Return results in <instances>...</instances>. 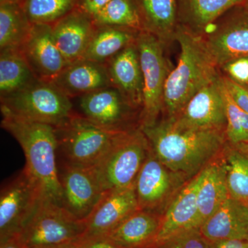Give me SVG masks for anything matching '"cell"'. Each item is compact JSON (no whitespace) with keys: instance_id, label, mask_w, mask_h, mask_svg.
<instances>
[{"instance_id":"cell-1","label":"cell","mask_w":248,"mask_h":248,"mask_svg":"<svg viewBox=\"0 0 248 248\" xmlns=\"http://www.w3.org/2000/svg\"><path fill=\"white\" fill-rule=\"evenodd\" d=\"M140 129L156 157L190 179L218 157L227 143L226 131L187 128L172 119Z\"/></svg>"},{"instance_id":"cell-2","label":"cell","mask_w":248,"mask_h":248,"mask_svg":"<svg viewBox=\"0 0 248 248\" xmlns=\"http://www.w3.org/2000/svg\"><path fill=\"white\" fill-rule=\"evenodd\" d=\"M2 115L1 127L22 147L26 158L24 170L38 186L42 199L62 205L56 128L49 124Z\"/></svg>"},{"instance_id":"cell-3","label":"cell","mask_w":248,"mask_h":248,"mask_svg":"<svg viewBox=\"0 0 248 248\" xmlns=\"http://www.w3.org/2000/svg\"><path fill=\"white\" fill-rule=\"evenodd\" d=\"M174 40L181 50L177 65L165 84L163 109L166 118L177 117L196 93L219 76L200 36L178 26Z\"/></svg>"},{"instance_id":"cell-4","label":"cell","mask_w":248,"mask_h":248,"mask_svg":"<svg viewBox=\"0 0 248 248\" xmlns=\"http://www.w3.org/2000/svg\"><path fill=\"white\" fill-rule=\"evenodd\" d=\"M2 115L59 127L74 114L71 97L53 83L36 79L25 88L1 97Z\"/></svg>"},{"instance_id":"cell-5","label":"cell","mask_w":248,"mask_h":248,"mask_svg":"<svg viewBox=\"0 0 248 248\" xmlns=\"http://www.w3.org/2000/svg\"><path fill=\"white\" fill-rule=\"evenodd\" d=\"M150 149L141 129L122 133L104 157L89 169L103 192L135 186Z\"/></svg>"},{"instance_id":"cell-6","label":"cell","mask_w":248,"mask_h":248,"mask_svg":"<svg viewBox=\"0 0 248 248\" xmlns=\"http://www.w3.org/2000/svg\"><path fill=\"white\" fill-rule=\"evenodd\" d=\"M55 128L58 151L63 155V163L85 169L97 164L119 137L125 133L110 131L75 114Z\"/></svg>"},{"instance_id":"cell-7","label":"cell","mask_w":248,"mask_h":248,"mask_svg":"<svg viewBox=\"0 0 248 248\" xmlns=\"http://www.w3.org/2000/svg\"><path fill=\"white\" fill-rule=\"evenodd\" d=\"M84 231V221L62 205L42 200L18 236L27 248H67Z\"/></svg>"},{"instance_id":"cell-8","label":"cell","mask_w":248,"mask_h":248,"mask_svg":"<svg viewBox=\"0 0 248 248\" xmlns=\"http://www.w3.org/2000/svg\"><path fill=\"white\" fill-rule=\"evenodd\" d=\"M135 43L143 76V102L140 117L142 128L158 122L163 111L165 84L171 70L164 55V44L153 34L140 31Z\"/></svg>"},{"instance_id":"cell-9","label":"cell","mask_w":248,"mask_h":248,"mask_svg":"<svg viewBox=\"0 0 248 248\" xmlns=\"http://www.w3.org/2000/svg\"><path fill=\"white\" fill-rule=\"evenodd\" d=\"M189 180L163 164L151 148L135 184L139 208L162 216Z\"/></svg>"},{"instance_id":"cell-10","label":"cell","mask_w":248,"mask_h":248,"mask_svg":"<svg viewBox=\"0 0 248 248\" xmlns=\"http://www.w3.org/2000/svg\"><path fill=\"white\" fill-rule=\"evenodd\" d=\"M42 199L37 184L24 170L0 194V241L18 235Z\"/></svg>"},{"instance_id":"cell-11","label":"cell","mask_w":248,"mask_h":248,"mask_svg":"<svg viewBox=\"0 0 248 248\" xmlns=\"http://www.w3.org/2000/svg\"><path fill=\"white\" fill-rule=\"evenodd\" d=\"M200 37L218 68L234 59L248 57V11L244 7L215 22Z\"/></svg>"},{"instance_id":"cell-12","label":"cell","mask_w":248,"mask_h":248,"mask_svg":"<svg viewBox=\"0 0 248 248\" xmlns=\"http://www.w3.org/2000/svg\"><path fill=\"white\" fill-rule=\"evenodd\" d=\"M58 171L62 206L77 219L84 222L95 208L104 192L89 169L63 163Z\"/></svg>"},{"instance_id":"cell-13","label":"cell","mask_w":248,"mask_h":248,"mask_svg":"<svg viewBox=\"0 0 248 248\" xmlns=\"http://www.w3.org/2000/svg\"><path fill=\"white\" fill-rule=\"evenodd\" d=\"M169 119L187 128L226 131V107L221 76L196 93L177 117Z\"/></svg>"},{"instance_id":"cell-14","label":"cell","mask_w":248,"mask_h":248,"mask_svg":"<svg viewBox=\"0 0 248 248\" xmlns=\"http://www.w3.org/2000/svg\"><path fill=\"white\" fill-rule=\"evenodd\" d=\"M79 107L82 117L110 131L124 133L134 108L114 86L79 96Z\"/></svg>"},{"instance_id":"cell-15","label":"cell","mask_w":248,"mask_h":248,"mask_svg":"<svg viewBox=\"0 0 248 248\" xmlns=\"http://www.w3.org/2000/svg\"><path fill=\"white\" fill-rule=\"evenodd\" d=\"M20 50L37 79L53 83L68 66L56 45L50 24H32Z\"/></svg>"},{"instance_id":"cell-16","label":"cell","mask_w":248,"mask_h":248,"mask_svg":"<svg viewBox=\"0 0 248 248\" xmlns=\"http://www.w3.org/2000/svg\"><path fill=\"white\" fill-rule=\"evenodd\" d=\"M138 210L135 186L106 192L84 221L85 231L81 239L108 234Z\"/></svg>"},{"instance_id":"cell-17","label":"cell","mask_w":248,"mask_h":248,"mask_svg":"<svg viewBox=\"0 0 248 248\" xmlns=\"http://www.w3.org/2000/svg\"><path fill=\"white\" fill-rule=\"evenodd\" d=\"M52 28L56 45L69 65L83 58L96 25L92 18L77 9Z\"/></svg>"},{"instance_id":"cell-18","label":"cell","mask_w":248,"mask_h":248,"mask_svg":"<svg viewBox=\"0 0 248 248\" xmlns=\"http://www.w3.org/2000/svg\"><path fill=\"white\" fill-rule=\"evenodd\" d=\"M112 84L134 108L142 107L143 76L136 43L110 59L107 66Z\"/></svg>"},{"instance_id":"cell-19","label":"cell","mask_w":248,"mask_h":248,"mask_svg":"<svg viewBox=\"0 0 248 248\" xmlns=\"http://www.w3.org/2000/svg\"><path fill=\"white\" fill-rule=\"evenodd\" d=\"M202 176L203 170L186 183L163 214L155 245L179 232L194 228L197 215V194Z\"/></svg>"},{"instance_id":"cell-20","label":"cell","mask_w":248,"mask_h":248,"mask_svg":"<svg viewBox=\"0 0 248 248\" xmlns=\"http://www.w3.org/2000/svg\"><path fill=\"white\" fill-rule=\"evenodd\" d=\"M209 242L248 239V205L230 196L200 228Z\"/></svg>"},{"instance_id":"cell-21","label":"cell","mask_w":248,"mask_h":248,"mask_svg":"<svg viewBox=\"0 0 248 248\" xmlns=\"http://www.w3.org/2000/svg\"><path fill=\"white\" fill-rule=\"evenodd\" d=\"M53 83L70 97L113 86L107 66L87 60L68 65Z\"/></svg>"},{"instance_id":"cell-22","label":"cell","mask_w":248,"mask_h":248,"mask_svg":"<svg viewBox=\"0 0 248 248\" xmlns=\"http://www.w3.org/2000/svg\"><path fill=\"white\" fill-rule=\"evenodd\" d=\"M229 197L221 153L203 170L197 194V215L194 228H200Z\"/></svg>"},{"instance_id":"cell-23","label":"cell","mask_w":248,"mask_h":248,"mask_svg":"<svg viewBox=\"0 0 248 248\" xmlns=\"http://www.w3.org/2000/svg\"><path fill=\"white\" fill-rule=\"evenodd\" d=\"M247 0H177L179 26L202 36L223 15Z\"/></svg>"},{"instance_id":"cell-24","label":"cell","mask_w":248,"mask_h":248,"mask_svg":"<svg viewBox=\"0 0 248 248\" xmlns=\"http://www.w3.org/2000/svg\"><path fill=\"white\" fill-rule=\"evenodd\" d=\"M161 223L157 214L138 210L106 236L125 248H153Z\"/></svg>"},{"instance_id":"cell-25","label":"cell","mask_w":248,"mask_h":248,"mask_svg":"<svg viewBox=\"0 0 248 248\" xmlns=\"http://www.w3.org/2000/svg\"><path fill=\"white\" fill-rule=\"evenodd\" d=\"M143 31L164 45L174 40L178 26L177 0H135Z\"/></svg>"},{"instance_id":"cell-26","label":"cell","mask_w":248,"mask_h":248,"mask_svg":"<svg viewBox=\"0 0 248 248\" xmlns=\"http://www.w3.org/2000/svg\"><path fill=\"white\" fill-rule=\"evenodd\" d=\"M136 30L112 26H96L84 57L81 60L104 63L128 46L135 43Z\"/></svg>"},{"instance_id":"cell-27","label":"cell","mask_w":248,"mask_h":248,"mask_svg":"<svg viewBox=\"0 0 248 248\" xmlns=\"http://www.w3.org/2000/svg\"><path fill=\"white\" fill-rule=\"evenodd\" d=\"M37 79L20 48H6L0 54V94L6 97Z\"/></svg>"},{"instance_id":"cell-28","label":"cell","mask_w":248,"mask_h":248,"mask_svg":"<svg viewBox=\"0 0 248 248\" xmlns=\"http://www.w3.org/2000/svg\"><path fill=\"white\" fill-rule=\"evenodd\" d=\"M32 24L19 3L0 4V49L20 48Z\"/></svg>"},{"instance_id":"cell-29","label":"cell","mask_w":248,"mask_h":248,"mask_svg":"<svg viewBox=\"0 0 248 248\" xmlns=\"http://www.w3.org/2000/svg\"><path fill=\"white\" fill-rule=\"evenodd\" d=\"M230 196L248 205V156L226 143L222 152Z\"/></svg>"},{"instance_id":"cell-30","label":"cell","mask_w":248,"mask_h":248,"mask_svg":"<svg viewBox=\"0 0 248 248\" xmlns=\"http://www.w3.org/2000/svg\"><path fill=\"white\" fill-rule=\"evenodd\" d=\"M93 20L97 27L112 26L143 31L141 16L135 0H111Z\"/></svg>"},{"instance_id":"cell-31","label":"cell","mask_w":248,"mask_h":248,"mask_svg":"<svg viewBox=\"0 0 248 248\" xmlns=\"http://www.w3.org/2000/svg\"><path fill=\"white\" fill-rule=\"evenodd\" d=\"M80 0H22L20 5L31 24L53 25L78 9Z\"/></svg>"},{"instance_id":"cell-32","label":"cell","mask_w":248,"mask_h":248,"mask_svg":"<svg viewBox=\"0 0 248 248\" xmlns=\"http://www.w3.org/2000/svg\"><path fill=\"white\" fill-rule=\"evenodd\" d=\"M222 93L226 107L227 143L236 146L248 143V114L233 100L221 77Z\"/></svg>"},{"instance_id":"cell-33","label":"cell","mask_w":248,"mask_h":248,"mask_svg":"<svg viewBox=\"0 0 248 248\" xmlns=\"http://www.w3.org/2000/svg\"><path fill=\"white\" fill-rule=\"evenodd\" d=\"M153 248H210V242L200 228H192L160 241Z\"/></svg>"},{"instance_id":"cell-34","label":"cell","mask_w":248,"mask_h":248,"mask_svg":"<svg viewBox=\"0 0 248 248\" xmlns=\"http://www.w3.org/2000/svg\"><path fill=\"white\" fill-rule=\"evenodd\" d=\"M221 68L235 82L245 86L248 84V57L234 59Z\"/></svg>"},{"instance_id":"cell-35","label":"cell","mask_w":248,"mask_h":248,"mask_svg":"<svg viewBox=\"0 0 248 248\" xmlns=\"http://www.w3.org/2000/svg\"><path fill=\"white\" fill-rule=\"evenodd\" d=\"M222 81L233 100L248 114V89L235 82L228 77H221Z\"/></svg>"},{"instance_id":"cell-36","label":"cell","mask_w":248,"mask_h":248,"mask_svg":"<svg viewBox=\"0 0 248 248\" xmlns=\"http://www.w3.org/2000/svg\"><path fill=\"white\" fill-rule=\"evenodd\" d=\"M67 248H125L106 236L78 240Z\"/></svg>"},{"instance_id":"cell-37","label":"cell","mask_w":248,"mask_h":248,"mask_svg":"<svg viewBox=\"0 0 248 248\" xmlns=\"http://www.w3.org/2000/svg\"><path fill=\"white\" fill-rule=\"evenodd\" d=\"M110 1L111 0H80L78 9L93 19Z\"/></svg>"},{"instance_id":"cell-38","label":"cell","mask_w":248,"mask_h":248,"mask_svg":"<svg viewBox=\"0 0 248 248\" xmlns=\"http://www.w3.org/2000/svg\"><path fill=\"white\" fill-rule=\"evenodd\" d=\"M210 248H248V239L222 240L210 242Z\"/></svg>"},{"instance_id":"cell-39","label":"cell","mask_w":248,"mask_h":248,"mask_svg":"<svg viewBox=\"0 0 248 248\" xmlns=\"http://www.w3.org/2000/svg\"><path fill=\"white\" fill-rule=\"evenodd\" d=\"M0 248H27L23 244L18 235L0 241Z\"/></svg>"},{"instance_id":"cell-40","label":"cell","mask_w":248,"mask_h":248,"mask_svg":"<svg viewBox=\"0 0 248 248\" xmlns=\"http://www.w3.org/2000/svg\"><path fill=\"white\" fill-rule=\"evenodd\" d=\"M235 148H237L240 151L244 153L245 155L248 156V143H244V144L239 145V146H234Z\"/></svg>"},{"instance_id":"cell-41","label":"cell","mask_w":248,"mask_h":248,"mask_svg":"<svg viewBox=\"0 0 248 248\" xmlns=\"http://www.w3.org/2000/svg\"><path fill=\"white\" fill-rule=\"evenodd\" d=\"M22 0H0V4L3 3H19L20 4Z\"/></svg>"},{"instance_id":"cell-42","label":"cell","mask_w":248,"mask_h":248,"mask_svg":"<svg viewBox=\"0 0 248 248\" xmlns=\"http://www.w3.org/2000/svg\"><path fill=\"white\" fill-rule=\"evenodd\" d=\"M243 5H244V7L245 8V9L247 10V11H248V0H247V1H246V2H245L244 4Z\"/></svg>"},{"instance_id":"cell-43","label":"cell","mask_w":248,"mask_h":248,"mask_svg":"<svg viewBox=\"0 0 248 248\" xmlns=\"http://www.w3.org/2000/svg\"></svg>"}]
</instances>
